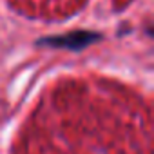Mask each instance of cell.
Returning a JSON list of instances; mask_svg holds the SVG:
<instances>
[{
	"instance_id": "obj_1",
	"label": "cell",
	"mask_w": 154,
	"mask_h": 154,
	"mask_svg": "<svg viewBox=\"0 0 154 154\" xmlns=\"http://www.w3.org/2000/svg\"><path fill=\"white\" fill-rule=\"evenodd\" d=\"M103 36L98 31L93 29H74L63 35L54 36H44L36 40V45L40 47H51V49H65V51H82L94 42H100Z\"/></svg>"
}]
</instances>
